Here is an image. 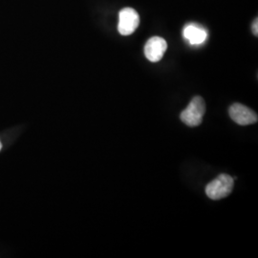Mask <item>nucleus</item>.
Listing matches in <instances>:
<instances>
[{
  "label": "nucleus",
  "instance_id": "1",
  "mask_svg": "<svg viewBox=\"0 0 258 258\" xmlns=\"http://www.w3.org/2000/svg\"><path fill=\"white\" fill-rule=\"evenodd\" d=\"M206 113V103L203 98L196 96L190 101L187 107L182 111L180 118L185 125L195 127L202 123Z\"/></svg>",
  "mask_w": 258,
  "mask_h": 258
},
{
  "label": "nucleus",
  "instance_id": "2",
  "mask_svg": "<svg viewBox=\"0 0 258 258\" xmlns=\"http://www.w3.org/2000/svg\"><path fill=\"white\" fill-rule=\"evenodd\" d=\"M233 184V178L227 174H221L206 186V194L212 200H220L231 194Z\"/></svg>",
  "mask_w": 258,
  "mask_h": 258
},
{
  "label": "nucleus",
  "instance_id": "3",
  "mask_svg": "<svg viewBox=\"0 0 258 258\" xmlns=\"http://www.w3.org/2000/svg\"><path fill=\"white\" fill-rule=\"evenodd\" d=\"M140 24L138 13L133 8H123L119 15L118 31L122 36L132 35Z\"/></svg>",
  "mask_w": 258,
  "mask_h": 258
},
{
  "label": "nucleus",
  "instance_id": "4",
  "mask_svg": "<svg viewBox=\"0 0 258 258\" xmlns=\"http://www.w3.org/2000/svg\"><path fill=\"white\" fill-rule=\"evenodd\" d=\"M229 114L231 120L239 125H249L257 122V114L241 103H233L229 109Z\"/></svg>",
  "mask_w": 258,
  "mask_h": 258
},
{
  "label": "nucleus",
  "instance_id": "5",
  "mask_svg": "<svg viewBox=\"0 0 258 258\" xmlns=\"http://www.w3.org/2000/svg\"><path fill=\"white\" fill-rule=\"evenodd\" d=\"M167 43L163 37H153L149 38L145 46V55L149 61H160L166 53Z\"/></svg>",
  "mask_w": 258,
  "mask_h": 258
},
{
  "label": "nucleus",
  "instance_id": "6",
  "mask_svg": "<svg viewBox=\"0 0 258 258\" xmlns=\"http://www.w3.org/2000/svg\"><path fill=\"white\" fill-rule=\"evenodd\" d=\"M184 37L191 45H200L206 41L208 33L204 28L196 24H188L184 27Z\"/></svg>",
  "mask_w": 258,
  "mask_h": 258
},
{
  "label": "nucleus",
  "instance_id": "7",
  "mask_svg": "<svg viewBox=\"0 0 258 258\" xmlns=\"http://www.w3.org/2000/svg\"><path fill=\"white\" fill-rule=\"evenodd\" d=\"M257 25V19H256L255 20H254V21H253V23H252V27H251V30H252V34H253L255 37H257L258 36Z\"/></svg>",
  "mask_w": 258,
  "mask_h": 258
},
{
  "label": "nucleus",
  "instance_id": "8",
  "mask_svg": "<svg viewBox=\"0 0 258 258\" xmlns=\"http://www.w3.org/2000/svg\"><path fill=\"white\" fill-rule=\"evenodd\" d=\"M0 149H1V143H0Z\"/></svg>",
  "mask_w": 258,
  "mask_h": 258
}]
</instances>
